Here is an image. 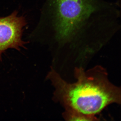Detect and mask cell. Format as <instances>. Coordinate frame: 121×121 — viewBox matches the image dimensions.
<instances>
[{
  "label": "cell",
  "mask_w": 121,
  "mask_h": 121,
  "mask_svg": "<svg viewBox=\"0 0 121 121\" xmlns=\"http://www.w3.org/2000/svg\"><path fill=\"white\" fill-rule=\"evenodd\" d=\"M74 74L76 81L69 83L52 67L46 77L54 87L55 99L65 109L95 116L110 104H120V88L108 80L103 67L96 66L87 71L76 67Z\"/></svg>",
  "instance_id": "6da1fadb"
},
{
  "label": "cell",
  "mask_w": 121,
  "mask_h": 121,
  "mask_svg": "<svg viewBox=\"0 0 121 121\" xmlns=\"http://www.w3.org/2000/svg\"><path fill=\"white\" fill-rule=\"evenodd\" d=\"M114 6L102 0H47L40 23L58 41L65 43L85 32Z\"/></svg>",
  "instance_id": "7a4b0ae2"
},
{
  "label": "cell",
  "mask_w": 121,
  "mask_h": 121,
  "mask_svg": "<svg viewBox=\"0 0 121 121\" xmlns=\"http://www.w3.org/2000/svg\"><path fill=\"white\" fill-rule=\"evenodd\" d=\"M17 12L0 18V60L4 52L10 48L19 50L26 42L22 40L23 28L26 22L24 17L18 16Z\"/></svg>",
  "instance_id": "3957f363"
},
{
  "label": "cell",
  "mask_w": 121,
  "mask_h": 121,
  "mask_svg": "<svg viewBox=\"0 0 121 121\" xmlns=\"http://www.w3.org/2000/svg\"><path fill=\"white\" fill-rule=\"evenodd\" d=\"M63 117L65 120L68 121H95L98 120L95 116H90L73 110L65 109Z\"/></svg>",
  "instance_id": "277c9868"
}]
</instances>
